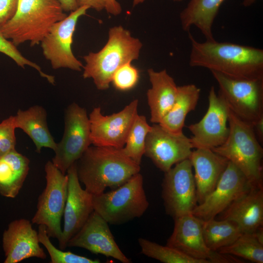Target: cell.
Here are the masks:
<instances>
[{
	"mask_svg": "<svg viewBox=\"0 0 263 263\" xmlns=\"http://www.w3.org/2000/svg\"><path fill=\"white\" fill-rule=\"evenodd\" d=\"M173 230L167 245L203 263H241L232 255L210 250L205 242L202 220L192 213L174 219Z\"/></svg>",
	"mask_w": 263,
	"mask_h": 263,
	"instance_id": "8fae6325",
	"label": "cell"
},
{
	"mask_svg": "<svg viewBox=\"0 0 263 263\" xmlns=\"http://www.w3.org/2000/svg\"><path fill=\"white\" fill-rule=\"evenodd\" d=\"M263 185L252 186L248 191L220 214V219L234 223L243 233L254 232L263 227Z\"/></svg>",
	"mask_w": 263,
	"mask_h": 263,
	"instance_id": "ffe728a7",
	"label": "cell"
},
{
	"mask_svg": "<svg viewBox=\"0 0 263 263\" xmlns=\"http://www.w3.org/2000/svg\"><path fill=\"white\" fill-rule=\"evenodd\" d=\"M45 188L38 197L36 212L32 224L46 226L49 237L60 240L61 221L67 200L68 176L51 161L45 165Z\"/></svg>",
	"mask_w": 263,
	"mask_h": 263,
	"instance_id": "ba28073f",
	"label": "cell"
},
{
	"mask_svg": "<svg viewBox=\"0 0 263 263\" xmlns=\"http://www.w3.org/2000/svg\"><path fill=\"white\" fill-rule=\"evenodd\" d=\"M90 123L85 108L70 104L64 113V130L52 162L63 174L90 146Z\"/></svg>",
	"mask_w": 263,
	"mask_h": 263,
	"instance_id": "9c48e42d",
	"label": "cell"
},
{
	"mask_svg": "<svg viewBox=\"0 0 263 263\" xmlns=\"http://www.w3.org/2000/svg\"><path fill=\"white\" fill-rule=\"evenodd\" d=\"M88 9L82 6L71 12L63 19L54 24L41 41L43 56L54 69L63 68L80 71L83 68L81 62L73 54L72 44L78 20Z\"/></svg>",
	"mask_w": 263,
	"mask_h": 263,
	"instance_id": "7c38bea8",
	"label": "cell"
},
{
	"mask_svg": "<svg viewBox=\"0 0 263 263\" xmlns=\"http://www.w3.org/2000/svg\"><path fill=\"white\" fill-rule=\"evenodd\" d=\"M105 9L114 16L120 14L122 11L121 6L116 0H106Z\"/></svg>",
	"mask_w": 263,
	"mask_h": 263,
	"instance_id": "8d00e7d4",
	"label": "cell"
},
{
	"mask_svg": "<svg viewBox=\"0 0 263 263\" xmlns=\"http://www.w3.org/2000/svg\"><path fill=\"white\" fill-rule=\"evenodd\" d=\"M139 78L138 69L132 65L131 62H128L116 70L113 75L111 82L116 89L127 91L136 85Z\"/></svg>",
	"mask_w": 263,
	"mask_h": 263,
	"instance_id": "d6a6232c",
	"label": "cell"
},
{
	"mask_svg": "<svg viewBox=\"0 0 263 263\" xmlns=\"http://www.w3.org/2000/svg\"><path fill=\"white\" fill-rule=\"evenodd\" d=\"M59 1L64 11L72 12L78 8L75 0H59Z\"/></svg>",
	"mask_w": 263,
	"mask_h": 263,
	"instance_id": "f35d334b",
	"label": "cell"
},
{
	"mask_svg": "<svg viewBox=\"0 0 263 263\" xmlns=\"http://www.w3.org/2000/svg\"><path fill=\"white\" fill-rule=\"evenodd\" d=\"M202 232L207 246L215 252L233 244L243 233L234 223L215 218L202 220Z\"/></svg>",
	"mask_w": 263,
	"mask_h": 263,
	"instance_id": "4316f807",
	"label": "cell"
},
{
	"mask_svg": "<svg viewBox=\"0 0 263 263\" xmlns=\"http://www.w3.org/2000/svg\"><path fill=\"white\" fill-rule=\"evenodd\" d=\"M138 242L144 255L164 263H203L167 245L164 246L143 238Z\"/></svg>",
	"mask_w": 263,
	"mask_h": 263,
	"instance_id": "f546056e",
	"label": "cell"
},
{
	"mask_svg": "<svg viewBox=\"0 0 263 263\" xmlns=\"http://www.w3.org/2000/svg\"><path fill=\"white\" fill-rule=\"evenodd\" d=\"M30 160L16 149L0 156V194L15 198L29 171Z\"/></svg>",
	"mask_w": 263,
	"mask_h": 263,
	"instance_id": "cb8c5ba5",
	"label": "cell"
},
{
	"mask_svg": "<svg viewBox=\"0 0 263 263\" xmlns=\"http://www.w3.org/2000/svg\"><path fill=\"white\" fill-rule=\"evenodd\" d=\"M67 246L84 248L92 253L112 257L123 263L131 262L118 247L108 223L94 211L69 240Z\"/></svg>",
	"mask_w": 263,
	"mask_h": 263,
	"instance_id": "ac0fdd59",
	"label": "cell"
},
{
	"mask_svg": "<svg viewBox=\"0 0 263 263\" xmlns=\"http://www.w3.org/2000/svg\"><path fill=\"white\" fill-rule=\"evenodd\" d=\"M228 123L229 132L226 141L211 150L233 163L251 185H263V150L252 125L230 110Z\"/></svg>",
	"mask_w": 263,
	"mask_h": 263,
	"instance_id": "5b68a950",
	"label": "cell"
},
{
	"mask_svg": "<svg viewBox=\"0 0 263 263\" xmlns=\"http://www.w3.org/2000/svg\"><path fill=\"white\" fill-rule=\"evenodd\" d=\"M14 118L16 128L21 129L31 138L37 152L40 153L43 148L55 150L57 143L49 130L47 113L43 107L36 105L26 110L19 109Z\"/></svg>",
	"mask_w": 263,
	"mask_h": 263,
	"instance_id": "603a6c76",
	"label": "cell"
},
{
	"mask_svg": "<svg viewBox=\"0 0 263 263\" xmlns=\"http://www.w3.org/2000/svg\"><path fill=\"white\" fill-rule=\"evenodd\" d=\"M172 0L176 2H181L183 1V0Z\"/></svg>",
	"mask_w": 263,
	"mask_h": 263,
	"instance_id": "60d3db41",
	"label": "cell"
},
{
	"mask_svg": "<svg viewBox=\"0 0 263 263\" xmlns=\"http://www.w3.org/2000/svg\"><path fill=\"white\" fill-rule=\"evenodd\" d=\"M75 163L79 181L92 195L117 188L140 170L121 149L110 147L90 146Z\"/></svg>",
	"mask_w": 263,
	"mask_h": 263,
	"instance_id": "7a4b0ae2",
	"label": "cell"
},
{
	"mask_svg": "<svg viewBox=\"0 0 263 263\" xmlns=\"http://www.w3.org/2000/svg\"><path fill=\"white\" fill-rule=\"evenodd\" d=\"M67 16L59 0H19L15 15L0 32L16 46L25 42L34 46Z\"/></svg>",
	"mask_w": 263,
	"mask_h": 263,
	"instance_id": "3957f363",
	"label": "cell"
},
{
	"mask_svg": "<svg viewBox=\"0 0 263 263\" xmlns=\"http://www.w3.org/2000/svg\"><path fill=\"white\" fill-rule=\"evenodd\" d=\"M200 92V89L192 84L178 87L173 105L159 124L170 132H183L186 117L190 112L195 109Z\"/></svg>",
	"mask_w": 263,
	"mask_h": 263,
	"instance_id": "484cf974",
	"label": "cell"
},
{
	"mask_svg": "<svg viewBox=\"0 0 263 263\" xmlns=\"http://www.w3.org/2000/svg\"><path fill=\"white\" fill-rule=\"evenodd\" d=\"M38 236L39 242L46 249L50 257L51 263H99L98 259H92L78 255L70 251H64L57 248L51 242L46 227L38 225Z\"/></svg>",
	"mask_w": 263,
	"mask_h": 263,
	"instance_id": "4dcf8cb0",
	"label": "cell"
},
{
	"mask_svg": "<svg viewBox=\"0 0 263 263\" xmlns=\"http://www.w3.org/2000/svg\"><path fill=\"white\" fill-rule=\"evenodd\" d=\"M2 241L4 263H18L33 257L46 258L39 244L38 233L27 219L12 221L3 233Z\"/></svg>",
	"mask_w": 263,
	"mask_h": 263,
	"instance_id": "d6986e66",
	"label": "cell"
},
{
	"mask_svg": "<svg viewBox=\"0 0 263 263\" xmlns=\"http://www.w3.org/2000/svg\"><path fill=\"white\" fill-rule=\"evenodd\" d=\"M211 72L219 85V94L238 117L253 125L263 116V77H235Z\"/></svg>",
	"mask_w": 263,
	"mask_h": 263,
	"instance_id": "52a82bcc",
	"label": "cell"
},
{
	"mask_svg": "<svg viewBox=\"0 0 263 263\" xmlns=\"http://www.w3.org/2000/svg\"><path fill=\"white\" fill-rule=\"evenodd\" d=\"M192 148L190 138L183 132H170L159 124H153L146 137L144 155L165 172L176 164L188 159Z\"/></svg>",
	"mask_w": 263,
	"mask_h": 263,
	"instance_id": "2e32d148",
	"label": "cell"
},
{
	"mask_svg": "<svg viewBox=\"0 0 263 263\" xmlns=\"http://www.w3.org/2000/svg\"><path fill=\"white\" fill-rule=\"evenodd\" d=\"M138 100H133L121 111L110 115L102 114L100 107L89 114L90 139L95 146L122 148L131 126L138 114Z\"/></svg>",
	"mask_w": 263,
	"mask_h": 263,
	"instance_id": "4fadbf2b",
	"label": "cell"
},
{
	"mask_svg": "<svg viewBox=\"0 0 263 263\" xmlns=\"http://www.w3.org/2000/svg\"><path fill=\"white\" fill-rule=\"evenodd\" d=\"M218 252L236 256L255 263H263V227L252 233H244L233 244Z\"/></svg>",
	"mask_w": 263,
	"mask_h": 263,
	"instance_id": "83f0119b",
	"label": "cell"
},
{
	"mask_svg": "<svg viewBox=\"0 0 263 263\" xmlns=\"http://www.w3.org/2000/svg\"><path fill=\"white\" fill-rule=\"evenodd\" d=\"M19 0H0V30L15 15Z\"/></svg>",
	"mask_w": 263,
	"mask_h": 263,
	"instance_id": "e575fe53",
	"label": "cell"
},
{
	"mask_svg": "<svg viewBox=\"0 0 263 263\" xmlns=\"http://www.w3.org/2000/svg\"><path fill=\"white\" fill-rule=\"evenodd\" d=\"M207 111L201 120L188 128L193 148L212 149L222 145L229 132L227 126L230 109L224 98L211 87L208 94Z\"/></svg>",
	"mask_w": 263,
	"mask_h": 263,
	"instance_id": "5bb4252c",
	"label": "cell"
},
{
	"mask_svg": "<svg viewBox=\"0 0 263 263\" xmlns=\"http://www.w3.org/2000/svg\"><path fill=\"white\" fill-rule=\"evenodd\" d=\"M225 0H189L180 14L183 30L196 27L206 40L213 41L212 26L220 7Z\"/></svg>",
	"mask_w": 263,
	"mask_h": 263,
	"instance_id": "d4e9b609",
	"label": "cell"
},
{
	"mask_svg": "<svg viewBox=\"0 0 263 263\" xmlns=\"http://www.w3.org/2000/svg\"><path fill=\"white\" fill-rule=\"evenodd\" d=\"M0 52L11 58L19 66L24 68L25 66H30L38 71L40 75L46 78L52 84H54L55 77L44 73L41 68L36 63L25 58L10 40L6 38L0 32Z\"/></svg>",
	"mask_w": 263,
	"mask_h": 263,
	"instance_id": "1f68e13d",
	"label": "cell"
},
{
	"mask_svg": "<svg viewBox=\"0 0 263 263\" xmlns=\"http://www.w3.org/2000/svg\"><path fill=\"white\" fill-rule=\"evenodd\" d=\"M151 128L146 117L138 114L128 132L125 144L121 149L125 155L138 165H140L145 153L146 139Z\"/></svg>",
	"mask_w": 263,
	"mask_h": 263,
	"instance_id": "f1b7e54d",
	"label": "cell"
},
{
	"mask_svg": "<svg viewBox=\"0 0 263 263\" xmlns=\"http://www.w3.org/2000/svg\"><path fill=\"white\" fill-rule=\"evenodd\" d=\"M16 129L14 116H10L0 123V156L15 149Z\"/></svg>",
	"mask_w": 263,
	"mask_h": 263,
	"instance_id": "836d02e7",
	"label": "cell"
},
{
	"mask_svg": "<svg viewBox=\"0 0 263 263\" xmlns=\"http://www.w3.org/2000/svg\"><path fill=\"white\" fill-rule=\"evenodd\" d=\"M75 163L66 172L67 197L63 213V228L58 241L59 248L62 250L67 247L69 240L80 230L94 211L93 195L81 187Z\"/></svg>",
	"mask_w": 263,
	"mask_h": 263,
	"instance_id": "e0dca14e",
	"label": "cell"
},
{
	"mask_svg": "<svg viewBox=\"0 0 263 263\" xmlns=\"http://www.w3.org/2000/svg\"><path fill=\"white\" fill-rule=\"evenodd\" d=\"M135 1H141V0H134Z\"/></svg>",
	"mask_w": 263,
	"mask_h": 263,
	"instance_id": "b9f144b4",
	"label": "cell"
},
{
	"mask_svg": "<svg viewBox=\"0 0 263 263\" xmlns=\"http://www.w3.org/2000/svg\"><path fill=\"white\" fill-rule=\"evenodd\" d=\"M257 139L260 143L263 141V116L260 118L253 125Z\"/></svg>",
	"mask_w": 263,
	"mask_h": 263,
	"instance_id": "74e56055",
	"label": "cell"
},
{
	"mask_svg": "<svg viewBox=\"0 0 263 263\" xmlns=\"http://www.w3.org/2000/svg\"><path fill=\"white\" fill-rule=\"evenodd\" d=\"M192 168L187 159L164 172L162 197L167 214L173 219L191 214L198 205Z\"/></svg>",
	"mask_w": 263,
	"mask_h": 263,
	"instance_id": "30bf717a",
	"label": "cell"
},
{
	"mask_svg": "<svg viewBox=\"0 0 263 263\" xmlns=\"http://www.w3.org/2000/svg\"><path fill=\"white\" fill-rule=\"evenodd\" d=\"M194 168L198 205L215 188L228 160L209 149H196L189 158Z\"/></svg>",
	"mask_w": 263,
	"mask_h": 263,
	"instance_id": "44dd1931",
	"label": "cell"
},
{
	"mask_svg": "<svg viewBox=\"0 0 263 263\" xmlns=\"http://www.w3.org/2000/svg\"><path fill=\"white\" fill-rule=\"evenodd\" d=\"M142 44L121 26L109 31L108 40L98 52L83 56L84 78H91L98 90L108 89L114 72L123 65L137 59Z\"/></svg>",
	"mask_w": 263,
	"mask_h": 263,
	"instance_id": "277c9868",
	"label": "cell"
},
{
	"mask_svg": "<svg viewBox=\"0 0 263 263\" xmlns=\"http://www.w3.org/2000/svg\"><path fill=\"white\" fill-rule=\"evenodd\" d=\"M78 7L87 6L97 11L105 9L106 0H75Z\"/></svg>",
	"mask_w": 263,
	"mask_h": 263,
	"instance_id": "d590c367",
	"label": "cell"
},
{
	"mask_svg": "<svg viewBox=\"0 0 263 263\" xmlns=\"http://www.w3.org/2000/svg\"><path fill=\"white\" fill-rule=\"evenodd\" d=\"M256 0H243V4L244 7H249L252 5Z\"/></svg>",
	"mask_w": 263,
	"mask_h": 263,
	"instance_id": "ab89813d",
	"label": "cell"
},
{
	"mask_svg": "<svg viewBox=\"0 0 263 263\" xmlns=\"http://www.w3.org/2000/svg\"><path fill=\"white\" fill-rule=\"evenodd\" d=\"M94 210L108 224L120 225L141 217L149 203L139 172L114 190L93 195Z\"/></svg>",
	"mask_w": 263,
	"mask_h": 263,
	"instance_id": "8992f818",
	"label": "cell"
},
{
	"mask_svg": "<svg viewBox=\"0 0 263 263\" xmlns=\"http://www.w3.org/2000/svg\"><path fill=\"white\" fill-rule=\"evenodd\" d=\"M191 43L189 64L228 76L263 77V50L230 42L197 41L189 33Z\"/></svg>",
	"mask_w": 263,
	"mask_h": 263,
	"instance_id": "6da1fadb",
	"label": "cell"
},
{
	"mask_svg": "<svg viewBox=\"0 0 263 263\" xmlns=\"http://www.w3.org/2000/svg\"><path fill=\"white\" fill-rule=\"evenodd\" d=\"M252 186L243 173L229 161L215 188L192 214L202 220L215 218Z\"/></svg>",
	"mask_w": 263,
	"mask_h": 263,
	"instance_id": "9a60e30c",
	"label": "cell"
},
{
	"mask_svg": "<svg viewBox=\"0 0 263 263\" xmlns=\"http://www.w3.org/2000/svg\"><path fill=\"white\" fill-rule=\"evenodd\" d=\"M148 73L151 84L147 93L150 121L153 124H159L173 105L178 87L166 70L157 72L150 68Z\"/></svg>",
	"mask_w": 263,
	"mask_h": 263,
	"instance_id": "7402d4cb",
	"label": "cell"
}]
</instances>
